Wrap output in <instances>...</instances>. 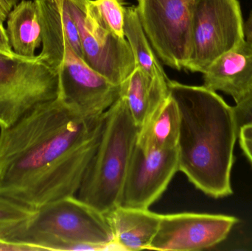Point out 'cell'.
Returning a JSON list of instances; mask_svg holds the SVG:
<instances>
[{
    "label": "cell",
    "mask_w": 252,
    "mask_h": 251,
    "mask_svg": "<svg viewBox=\"0 0 252 251\" xmlns=\"http://www.w3.org/2000/svg\"><path fill=\"white\" fill-rule=\"evenodd\" d=\"M244 24L238 0H198L185 69L204 74L219 56L245 38Z\"/></svg>",
    "instance_id": "cell-7"
},
{
    "label": "cell",
    "mask_w": 252,
    "mask_h": 251,
    "mask_svg": "<svg viewBox=\"0 0 252 251\" xmlns=\"http://www.w3.org/2000/svg\"><path fill=\"white\" fill-rule=\"evenodd\" d=\"M102 19L112 32L125 38V6L121 0H93Z\"/></svg>",
    "instance_id": "cell-19"
},
{
    "label": "cell",
    "mask_w": 252,
    "mask_h": 251,
    "mask_svg": "<svg viewBox=\"0 0 252 251\" xmlns=\"http://www.w3.org/2000/svg\"><path fill=\"white\" fill-rule=\"evenodd\" d=\"M238 134L244 127L252 125V91L233 107Z\"/></svg>",
    "instance_id": "cell-20"
},
{
    "label": "cell",
    "mask_w": 252,
    "mask_h": 251,
    "mask_svg": "<svg viewBox=\"0 0 252 251\" xmlns=\"http://www.w3.org/2000/svg\"><path fill=\"white\" fill-rule=\"evenodd\" d=\"M198 0H137L150 44L164 64L185 69L189 57L194 7Z\"/></svg>",
    "instance_id": "cell-9"
},
{
    "label": "cell",
    "mask_w": 252,
    "mask_h": 251,
    "mask_svg": "<svg viewBox=\"0 0 252 251\" xmlns=\"http://www.w3.org/2000/svg\"><path fill=\"white\" fill-rule=\"evenodd\" d=\"M79 32L83 59L94 72L121 85L136 68L126 38L115 35L93 0H63Z\"/></svg>",
    "instance_id": "cell-8"
},
{
    "label": "cell",
    "mask_w": 252,
    "mask_h": 251,
    "mask_svg": "<svg viewBox=\"0 0 252 251\" xmlns=\"http://www.w3.org/2000/svg\"><path fill=\"white\" fill-rule=\"evenodd\" d=\"M179 127V109L174 99L169 94L139 128L137 144L145 151L176 148Z\"/></svg>",
    "instance_id": "cell-16"
},
{
    "label": "cell",
    "mask_w": 252,
    "mask_h": 251,
    "mask_svg": "<svg viewBox=\"0 0 252 251\" xmlns=\"http://www.w3.org/2000/svg\"><path fill=\"white\" fill-rule=\"evenodd\" d=\"M170 79L152 78L136 66L121 85L120 96L139 128L169 96Z\"/></svg>",
    "instance_id": "cell-14"
},
{
    "label": "cell",
    "mask_w": 252,
    "mask_h": 251,
    "mask_svg": "<svg viewBox=\"0 0 252 251\" xmlns=\"http://www.w3.org/2000/svg\"><path fill=\"white\" fill-rule=\"evenodd\" d=\"M103 121L104 114L84 116L58 97L0 129V197L37 211L76 195Z\"/></svg>",
    "instance_id": "cell-1"
},
{
    "label": "cell",
    "mask_w": 252,
    "mask_h": 251,
    "mask_svg": "<svg viewBox=\"0 0 252 251\" xmlns=\"http://www.w3.org/2000/svg\"><path fill=\"white\" fill-rule=\"evenodd\" d=\"M42 27L41 55L59 75V97L84 116H101L118 100L121 85L94 72L69 43L79 33L63 0H37Z\"/></svg>",
    "instance_id": "cell-3"
},
{
    "label": "cell",
    "mask_w": 252,
    "mask_h": 251,
    "mask_svg": "<svg viewBox=\"0 0 252 251\" xmlns=\"http://www.w3.org/2000/svg\"><path fill=\"white\" fill-rule=\"evenodd\" d=\"M240 146L252 165V125L244 127L238 133Z\"/></svg>",
    "instance_id": "cell-21"
},
{
    "label": "cell",
    "mask_w": 252,
    "mask_h": 251,
    "mask_svg": "<svg viewBox=\"0 0 252 251\" xmlns=\"http://www.w3.org/2000/svg\"><path fill=\"white\" fill-rule=\"evenodd\" d=\"M204 86L231 96L235 104L252 91V41L244 38L219 56L204 74Z\"/></svg>",
    "instance_id": "cell-12"
},
{
    "label": "cell",
    "mask_w": 252,
    "mask_h": 251,
    "mask_svg": "<svg viewBox=\"0 0 252 251\" xmlns=\"http://www.w3.org/2000/svg\"><path fill=\"white\" fill-rule=\"evenodd\" d=\"M18 0H0V6L7 12V14L11 11L17 3Z\"/></svg>",
    "instance_id": "cell-24"
},
{
    "label": "cell",
    "mask_w": 252,
    "mask_h": 251,
    "mask_svg": "<svg viewBox=\"0 0 252 251\" xmlns=\"http://www.w3.org/2000/svg\"><path fill=\"white\" fill-rule=\"evenodd\" d=\"M7 16H8V14H7V12L0 6V21L1 22H4L7 19Z\"/></svg>",
    "instance_id": "cell-25"
},
{
    "label": "cell",
    "mask_w": 252,
    "mask_h": 251,
    "mask_svg": "<svg viewBox=\"0 0 252 251\" xmlns=\"http://www.w3.org/2000/svg\"><path fill=\"white\" fill-rule=\"evenodd\" d=\"M239 220L216 214L161 215L149 250L191 251L212 249L224 241Z\"/></svg>",
    "instance_id": "cell-10"
},
{
    "label": "cell",
    "mask_w": 252,
    "mask_h": 251,
    "mask_svg": "<svg viewBox=\"0 0 252 251\" xmlns=\"http://www.w3.org/2000/svg\"><path fill=\"white\" fill-rule=\"evenodd\" d=\"M119 251H136L148 249L155 237L161 215L149 209L119 206L106 214Z\"/></svg>",
    "instance_id": "cell-13"
},
{
    "label": "cell",
    "mask_w": 252,
    "mask_h": 251,
    "mask_svg": "<svg viewBox=\"0 0 252 251\" xmlns=\"http://www.w3.org/2000/svg\"><path fill=\"white\" fill-rule=\"evenodd\" d=\"M244 32L245 39L252 41V10L247 22H244Z\"/></svg>",
    "instance_id": "cell-23"
},
{
    "label": "cell",
    "mask_w": 252,
    "mask_h": 251,
    "mask_svg": "<svg viewBox=\"0 0 252 251\" xmlns=\"http://www.w3.org/2000/svg\"><path fill=\"white\" fill-rule=\"evenodd\" d=\"M6 32L13 53L34 57L42 43V27L37 0H22L7 16Z\"/></svg>",
    "instance_id": "cell-15"
},
{
    "label": "cell",
    "mask_w": 252,
    "mask_h": 251,
    "mask_svg": "<svg viewBox=\"0 0 252 251\" xmlns=\"http://www.w3.org/2000/svg\"><path fill=\"white\" fill-rule=\"evenodd\" d=\"M0 51L7 53H13L9 43L6 29L3 27V22L1 21H0Z\"/></svg>",
    "instance_id": "cell-22"
},
{
    "label": "cell",
    "mask_w": 252,
    "mask_h": 251,
    "mask_svg": "<svg viewBox=\"0 0 252 251\" xmlns=\"http://www.w3.org/2000/svg\"><path fill=\"white\" fill-rule=\"evenodd\" d=\"M178 171L176 147L145 151L136 142L120 205L149 209L162 195Z\"/></svg>",
    "instance_id": "cell-11"
},
{
    "label": "cell",
    "mask_w": 252,
    "mask_h": 251,
    "mask_svg": "<svg viewBox=\"0 0 252 251\" xmlns=\"http://www.w3.org/2000/svg\"><path fill=\"white\" fill-rule=\"evenodd\" d=\"M180 114L177 143L179 171L213 198L233 193L231 174L238 134L233 107L204 85L168 82Z\"/></svg>",
    "instance_id": "cell-2"
},
{
    "label": "cell",
    "mask_w": 252,
    "mask_h": 251,
    "mask_svg": "<svg viewBox=\"0 0 252 251\" xmlns=\"http://www.w3.org/2000/svg\"><path fill=\"white\" fill-rule=\"evenodd\" d=\"M36 211L0 197V241L13 243Z\"/></svg>",
    "instance_id": "cell-18"
},
{
    "label": "cell",
    "mask_w": 252,
    "mask_h": 251,
    "mask_svg": "<svg viewBox=\"0 0 252 251\" xmlns=\"http://www.w3.org/2000/svg\"><path fill=\"white\" fill-rule=\"evenodd\" d=\"M124 34L133 53L136 66L140 67L152 78L169 79L150 45L138 14L137 7L135 6L125 7Z\"/></svg>",
    "instance_id": "cell-17"
},
{
    "label": "cell",
    "mask_w": 252,
    "mask_h": 251,
    "mask_svg": "<svg viewBox=\"0 0 252 251\" xmlns=\"http://www.w3.org/2000/svg\"><path fill=\"white\" fill-rule=\"evenodd\" d=\"M14 244L23 251H119L106 215L76 196L37 210Z\"/></svg>",
    "instance_id": "cell-4"
},
{
    "label": "cell",
    "mask_w": 252,
    "mask_h": 251,
    "mask_svg": "<svg viewBox=\"0 0 252 251\" xmlns=\"http://www.w3.org/2000/svg\"><path fill=\"white\" fill-rule=\"evenodd\" d=\"M139 127L120 96L104 113L100 142L76 197L106 215L119 206Z\"/></svg>",
    "instance_id": "cell-5"
},
{
    "label": "cell",
    "mask_w": 252,
    "mask_h": 251,
    "mask_svg": "<svg viewBox=\"0 0 252 251\" xmlns=\"http://www.w3.org/2000/svg\"><path fill=\"white\" fill-rule=\"evenodd\" d=\"M59 91V73L41 55L25 57L0 51V129L58 98Z\"/></svg>",
    "instance_id": "cell-6"
}]
</instances>
